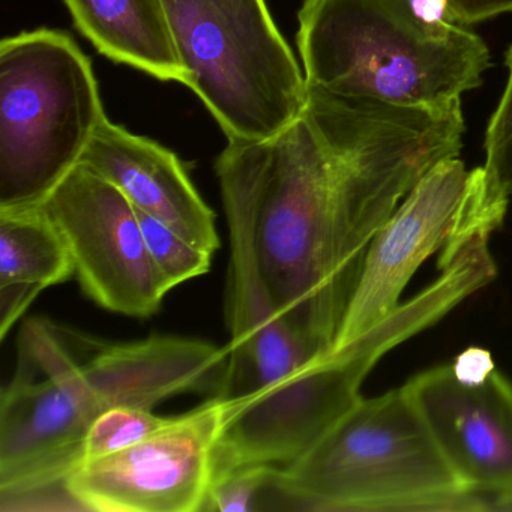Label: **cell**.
Returning <instances> with one entry per match:
<instances>
[{
	"mask_svg": "<svg viewBox=\"0 0 512 512\" xmlns=\"http://www.w3.org/2000/svg\"><path fill=\"white\" fill-rule=\"evenodd\" d=\"M460 103L397 107L308 91L265 140H227L217 178L230 259L278 313L332 352L371 241L415 185L463 146Z\"/></svg>",
	"mask_w": 512,
	"mask_h": 512,
	"instance_id": "1",
	"label": "cell"
},
{
	"mask_svg": "<svg viewBox=\"0 0 512 512\" xmlns=\"http://www.w3.org/2000/svg\"><path fill=\"white\" fill-rule=\"evenodd\" d=\"M0 394V511L73 512L65 491L92 422L116 406L154 409L175 395L218 397L227 347L175 335L106 343L29 319Z\"/></svg>",
	"mask_w": 512,
	"mask_h": 512,
	"instance_id": "2",
	"label": "cell"
},
{
	"mask_svg": "<svg viewBox=\"0 0 512 512\" xmlns=\"http://www.w3.org/2000/svg\"><path fill=\"white\" fill-rule=\"evenodd\" d=\"M227 272L232 340L218 395L223 418L214 475L298 460L358 403L362 382L377 364L352 347L328 355L278 313L253 269L230 259Z\"/></svg>",
	"mask_w": 512,
	"mask_h": 512,
	"instance_id": "3",
	"label": "cell"
},
{
	"mask_svg": "<svg viewBox=\"0 0 512 512\" xmlns=\"http://www.w3.org/2000/svg\"><path fill=\"white\" fill-rule=\"evenodd\" d=\"M298 23L305 85L334 97L442 109L490 65L479 35L424 22L410 0H304Z\"/></svg>",
	"mask_w": 512,
	"mask_h": 512,
	"instance_id": "4",
	"label": "cell"
},
{
	"mask_svg": "<svg viewBox=\"0 0 512 512\" xmlns=\"http://www.w3.org/2000/svg\"><path fill=\"white\" fill-rule=\"evenodd\" d=\"M269 509L484 511L458 481L406 386L358 403L298 460L275 467Z\"/></svg>",
	"mask_w": 512,
	"mask_h": 512,
	"instance_id": "5",
	"label": "cell"
},
{
	"mask_svg": "<svg viewBox=\"0 0 512 512\" xmlns=\"http://www.w3.org/2000/svg\"><path fill=\"white\" fill-rule=\"evenodd\" d=\"M91 61L67 32L0 43V208L40 205L106 119Z\"/></svg>",
	"mask_w": 512,
	"mask_h": 512,
	"instance_id": "6",
	"label": "cell"
},
{
	"mask_svg": "<svg viewBox=\"0 0 512 512\" xmlns=\"http://www.w3.org/2000/svg\"><path fill=\"white\" fill-rule=\"evenodd\" d=\"M191 89L227 140H265L307 106L304 71L265 0H161Z\"/></svg>",
	"mask_w": 512,
	"mask_h": 512,
	"instance_id": "7",
	"label": "cell"
},
{
	"mask_svg": "<svg viewBox=\"0 0 512 512\" xmlns=\"http://www.w3.org/2000/svg\"><path fill=\"white\" fill-rule=\"evenodd\" d=\"M508 202L484 167L467 170L458 157L437 163L371 241L331 353L391 316L413 275L433 254H454L479 236L493 235Z\"/></svg>",
	"mask_w": 512,
	"mask_h": 512,
	"instance_id": "8",
	"label": "cell"
},
{
	"mask_svg": "<svg viewBox=\"0 0 512 512\" xmlns=\"http://www.w3.org/2000/svg\"><path fill=\"white\" fill-rule=\"evenodd\" d=\"M40 205L61 232L88 298L139 319L160 310L170 287L152 263L136 208L112 182L79 164Z\"/></svg>",
	"mask_w": 512,
	"mask_h": 512,
	"instance_id": "9",
	"label": "cell"
},
{
	"mask_svg": "<svg viewBox=\"0 0 512 512\" xmlns=\"http://www.w3.org/2000/svg\"><path fill=\"white\" fill-rule=\"evenodd\" d=\"M223 404L211 397L142 442L79 464L65 482L73 512H202Z\"/></svg>",
	"mask_w": 512,
	"mask_h": 512,
	"instance_id": "10",
	"label": "cell"
},
{
	"mask_svg": "<svg viewBox=\"0 0 512 512\" xmlns=\"http://www.w3.org/2000/svg\"><path fill=\"white\" fill-rule=\"evenodd\" d=\"M404 386L467 491H512V383L499 370L467 377L440 365Z\"/></svg>",
	"mask_w": 512,
	"mask_h": 512,
	"instance_id": "11",
	"label": "cell"
},
{
	"mask_svg": "<svg viewBox=\"0 0 512 512\" xmlns=\"http://www.w3.org/2000/svg\"><path fill=\"white\" fill-rule=\"evenodd\" d=\"M80 164L112 182L134 208L163 221L197 247L212 254L220 248L214 211L179 158L160 143L106 118Z\"/></svg>",
	"mask_w": 512,
	"mask_h": 512,
	"instance_id": "12",
	"label": "cell"
},
{
	"mask_svg": "<svg viewBox=\"0 0 512 512\" xmlns=\"http://www.w3.org/2000/svg\"><path fill=\"white\" fill-rule=\"evenodd\" d=\"M79 31L98 52L163 82L185 85L161 0H65Z\"/></svg>",
	"mask_w": 512,
	"mask_h": 512,
	"instance_id": "13",
	"label": "cell"
},
{
	"mask_svg": "<svg viewBox=\"0 0 512 512\" xmlns=\"http://www.w3.org/2000/svg\"><path fill=\"white\" fill-rule=\"evenodd\" d=\"M71 277L70 251L43 206L0 208V287L43 292Z\"/></svg>",
	"mask_w": 512,
	"mask_h": 512,
	"instance_id": "14",
	"label": "cell"
},
{
	"mask_svg": "<svg viewBox=\"0 0 512 512\" xmlns=\"http://www.w3.org/2000/svg\"><path fill=\"white\" fill-rule=\"evenodd\" d=\"M149 256L170 290L206 274L212 253L197 247L158 218L136 209Z\"/></svg>",
	"mask_w": 512,
	"mask_h": 512,
	"instance_id": "15",
	"label": "cell"
},
{
	"mask_svg": "<svg viewBox=\"0 0 512 512\" xmlns=\"http://www.w3.org/2000/svg\"><path fill=\"white\" fill-rule=\"evenodd\" d=\"M173 416L155 415L142 406H116L98 416L80 449V464L130 448L166 427Z\"/></svg>",
	"mask_w": 512,
	"mask_h": 512,
	"instance_id": "16",
	"label": "cell"
},
{
	"mask_svg": "<svg viewBox=\"0 0 512 512\" xmlns=\"http://www.w3.org/2000/svg\"><path fill=\"white\" fill-rule=\"evenodd\" d=\"M275 467L251 464L212 476L205 511L256 512L269 509V491Z\"/></svg>",
	"mask_w": 512,
	"mask_h": 512,
	"instance_id": "17",
	"label": "cell"
},
{
	"mask_svg": "<svg viewBox=\"0 0 512 512\" xmlns=\"http://www.w3.org/2000/svg\"><path fill=\"white\" fill-rule=\"evenodd\" d=\"M505 64L508 80L499 106L488 122L482 167L491 184L509 199L512 197V46L506 52Z\"/></svg>",
	"mask_w": 512,
	"mask_h": 512,
	"instance_id": "18",
	"label": "cell"
},
{
	"mask_svg": "<svg viewBox=\"0 0 512 512\" xmlns=\"http://www.w3.org/2000/svg\"><path fill=\"white\" fill-rule=\"evenodd\" d=\"M506 13H512V0H449V20L458 25L469 26Z\"/></svg>",
	"mask_w": 512,
	"mask_h": 512,
	"instance_id": "19",
	"label": "cell"
},
{
	"mask_svg": "<svg viewBox=\"0 0 512 512\" xmlns=\"http://www.w3.org/2000/svg\"><path fill=\"white\" fill-rule=\"evenodd\" d=\"M413 11L419 19L431 25L451 22L449 20V0H410Z\"/></svg>",
	"mask_w": 512,
	"mask_h": 512,
	"instance_id": "20",
	"label": "cell"
},
{
	"mask_svg": "<svg viewBox=\"0 0 512 512\" xmlns=\"http://www.w3.org/2000/svg\"><path fill=\"white\" fill-rule=\"evenodd\" d=\"M491 511H512V491L509 493L499 494L494 496L493 502L488 505Z\"/></svg>",
	"mask_w": 512,
	"mask_h": 512,
	"instance_id": "21",
	"label": "cell"
}]
</instances>
